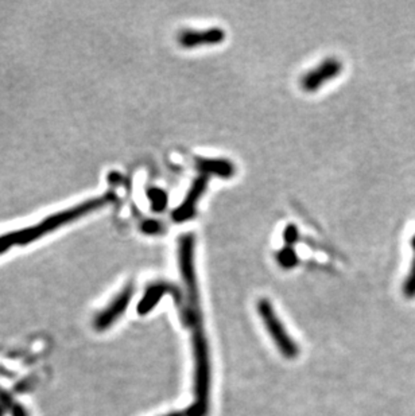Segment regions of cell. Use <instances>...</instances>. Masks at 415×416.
I'll return each mask as SVG.
<instances>
[{"instance_id": "obj_2", "label": "cell", "mask_w": 415, "mask_h": 416, "mask_svg": "<svg viewBox=\"0 0 415 416\" xmlns=\"http://www.w3.org/2000/svg\"><path fill=\"white\" fill-rule=\"evenodd\" d=\"M196 238L193 233H185L178 240V267L185 287V299L181 308V318L193 330L202 329V314L197 276L194 270Z\"/></svg>"}, {"instance_id": "obj_16", "label": "cell", "mask_w": 415, "mask_h": 416, "mask_svg": "<svg viewBox=\"0 0 415 416\" xmlns=\"http://www.w3.org/2000/svg\"><path fill=\"white\" fill-rule=\"evenodd\" d=\"M296 229L293 225L289 226L287 229H286L285 232V238L286 241L289 243V244H291V243H294L296 240Z\"/></svg>"}, {"instance_id": "obj_15", "label": "cell", "mask_w": 415, "mask_h": 416, "mask_svg": "<svg viewBox=\"0 0 415 416\" xmlns=\"http://www.w3.org/2000/svg\"><path fill=\"white\" fill-rule=\"evenodd\" d=\"M150 198L153 200V205H154L153 208H154L155 210H162L166 206L167 197L164 191H151L150 193Z\"/></svg>"}, {"instance_id": "obj_3", "label": "cell", "mask_w": 415, "mask_h": 416, "mask_svg": "<svg viewBox=\"0 0 415 416\" xmlns=\"http://www.w3.org/2000/svg\"><path fill=\"white\" fill-rule=\"evenodd\" d=\"M194 356V402L184 410L185 416H208L211 391L209 347L204 330L191 335Z\"/></svg>"}, {"instance_id": "obj_8", "label": "cell", "mask_w": 415, "mask_h": 416, "mask_svg": "<svg viewBox=\"0 0 415 416\" xmlns=\"http://www.w3.org/2000/svg\"><path fill=\"white\" fill-rule=\"evenodd\" d=\"M226 31L220 27H211L205 30H184L178 36V44L184 49L216 46L226 41Z\"/></svg>"}, {"instance_id": "obj_6", "label": "cell", "mask_w": 415, "mask_h": 416, "mask_svg": "<svg viewBox=\"0 0 415 416\" xmlns=\"http://www.w3.org/2000/svg\"><path fill=\"white\" fill-rule=\"evenodd\" d=\"M209 178L211 177H208L205 174H200L197 178L193 181L189 191L186 193V197L184 198V201L171 214V218H173L174 223H185V221H189L196 215L197 203L201 200L204 193L206 191Z\"/></svg>"}, {"instance_id": "obj_12", "label": "cell", "mask_w": 415, "mask_h": 416, "mask_svg": "<svg viewBox=\"0 0 415 416\" xmlns=\"http://www.w3.org/2000/svg\"><path fill=\"white\" fill-rule=\"evenodd\" d=\"M404 294L407 299L415 298V258L413 259V263H411L410 273H409L406 280H404Z\"/></svg>"}, {"instance_id": "obj_11", "label": "cell", "mask_w": 415, "mask_h": 416, "mask_svg": "<svg viewBox=\"0 0 415 416\" xmlns=\"http://www.w3.org/2000/svg\"><path fill=\"white\" fill-rule=\"evenodd\" d=\"M0 403L4 405V411H10L12 416H29L24 407L14 402L11 395L1 388H0Z\"/></svg>"}, {"instance_id": "obj_18", "label": "cell", "mask_w": 415, "mask_h": 416, "mask_svg": "<svg viewBox=\"0 0 415 416\" xmlns=\"http://www.w3.org/2000/svg\"><path fill=\"white\" fill-rule=\"evenodd\" d=\"M4 415V410L0 407V416Z\"/></svg>"}, {"instance_id": "obj_9", "label": "cell", "mask_w": 415, "mask_h": 416, "mask_svg": "<svg viewBox=\"0 0 415 416\" xmlns=\"http://www.w3.org/2000/svg\"><path fill=\"white\" fill-rule=\"evenodd\" d=\"M164 295H171V297L174 298L178 308L179 309L182 308L184 299H185L182 291H179L177 285H173L170 282L161 280V282H155L153 285H149L144 297L142 298V300L138 305V313L141 315L147 314L161 300V298L164 297Z\"/></svg>"}, {"instance_id": "obj_7", "label": "cell", "mask_w": 415, "mask_h": 416, "mask_svg": "<svg viewBox=\"0 0 415 416\" xmlns=\"http://www.w3.org/2000/svg\"><path fill=\"white\" fill-rule=\"evenodd\" d=\"M132 294H134V287L132 285H129L127 287H124L119 293L118 297L115 298L108 305L107 309L103 310L101 313H99L96 315L94 326H95L97 332L107 330L108 328H111L115 323V321L124 314V311L127 310L129 305H130Z\"/></svg>"}, {"instance_id": "obj_14", "label": "cell", "mask_w": 415, "mask_h": 416, "mask_svg": "<svg viewBox=\"0 0 415 416\" xmlns=\"http://www.w3.org/2000/svg\"><path fill=\"white\" fill-rule=\"evenodd\" d=\"M143 232L149 233V235H158V233H162L165 230V226L161 223V221H156V220H149L146 221L142 225Z\"/></svg>"}, {"instance_id": "obj_17", "label": "cell", "mask_w": 415, "mask_h": 416, "mask_svg": "<svg viewBox=\"0 0 415 416\" xmlns=\"http://www.w3.org/2000/svg\"><path fill=\"white\" fill-rule=\"evenodd\" d=\"M410 245H411V250L415 252V233L413 235V238L410 240Z\"/></svg>"}, {"instance_id": "obj_5", "label": "cell", "mask_w": 415, "mask_h": 416, "mask_svg": "<svg viewBox=\"0 0 415 416\" xmlns=\"http://www.w3.org/2000/svg\"><path fill=\"white\" fill-rule=\"evenodd\" d=\"M343 71V64L337 59H326L320 62L316 68L305 73L301 78V88L305 92H316L321 89L324 83H329L337 78Z\"/></svg>"}, {"instance_id": "obj_1", "label": "cell", "mask_w": 415, "mask_h": 416, "mask_svg": "<svg viewBox=\"0 0 415 416\" xmlns=\"http://www.w3.org/2000/svg\"><path fill=\"white\" fill-rule=\"evenodd\" d=\"M112 200H114V196L111 193H108L103 197L88 200V201L80 203V205H77L74 208L62 210L59 213L53 214V215L45 218L44 221H41L36 225L29 226V228L21 229V230H15L11 233L3 235V236H0V253L10 250L12 245L30 244L31 241H36L38 238L48 235V233L59 229L61 226L65 225L68 223H71V221L83 217L85 214L95 212L97 209H100L101 206H106Z\"/></svg>"}, {"instance_id": "obj_10", "label": "cell", "mask_w": 415, "mask_h": 416, "mask_svg": "<svg viewBox=\"0 0 415 416\" xmlns=\"http://www.w3.org/2000/svg\"><path fill=\"white\" fill-rule=\"evenodd\" d=\"M194 165L200 174H205L208 177L229 179L235 177L236 174V166L228 159L196 158Z\"/></svg>"}, {"instance_id": "obj_13", "label": "cell", "mask_w": 415, "mask_h": 416, "mask_svg": "<svg viewBox=\"0 0 415 416\" xmlns=\"http://www.w3.org/2000/svg\"><path fill=\"white\" fill-rule=\"evenodd\" d=\"M278 262L285 267V268H291L296 264V252L290 248H285L278 253Z\"/></svg>"}, {"instance_id": "obj_4", "label": "cell", "mask_w": 415, "mask_h": 416, "mask_svg": "<svg viewBox=\"0 0 415 416\" xmlns=\"http://www.w3.org/2000/svg\"><path fill=\"white\" fill-rule=\"evenodd\" d=\"M258 313L261 321L264 322V326L267 329V332L271 335L278 350L284 355V357L289 358V360H294L299 355V349L296 343L290 338V335L287 333L281 320L276 317L275 310H274L271 303L269 299L261 298L258 302Z\"/></svg>"}]
</instances>
